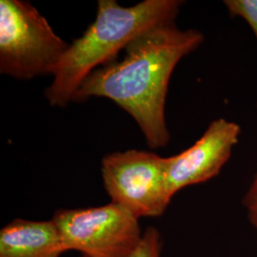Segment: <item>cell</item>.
I'll list each match as a JSON object with an SVG mask.
<instances>
[{
	"mask_svg": "<svg viewBox=\"0 0 257 257\" xmlns=\"http://www.w3.org/2000/svg\"><path fill=\"white\" fill-rule=\"evenodd\" d=\"M162 239L159 230L155 227H148L137 249L131 257H160Z\"/></svg>",
	"mask_w": 257,
	"mask_h": 257,
	"instance_id": "cell-9",
	"label": "cell"
},
{
	"mask_svg": "<svg viewBox=\"0 0 257 257\" xmlns=\"http://www.w3.org/2000/svg\"><path fill=\"white\" fill-rule=\"evenodd\" d=\"M70 44L21 0L0 1V73L20 80L54 76Z\"/></svg>",
	"mask_w": 257,
	"mask_h": 257,
	"instance_id": "cell-3",
	"label": "cell"
},
{
	"mask_svg": "<svg viewBox=\"0 0 257 257\" xmlns=\"http://www.w3.org/2000/svg\"><path fill=\"white\" fill-rule=\"evenodd\" d=\"M182 2L145 0L122 7L115 0H99L96 19L66 51L45 95L51 106L73 101L83 81L98 65L110 62L120 50L157 25L175 22Z\"/></svg>",
	"mask_w": 257,
	"mask_h": 257,
	"instance_id": "cell-2",
	"label": "cell"
},
{
	"mask_svg": "<svg viewBox=\"0 0 257 257\" xmlns=\"http://www.w3.org/2000/svg\"><path fill=\"white\" fill-rule=\"evenodd\" d=\"M102 178L110 202L140 217H158L172 200L167 184L166 157L128 150L102 159Z\"/></svg>",
	"mask_w": 257,
	"mask_h": 257,
	"instance_id": "cell-5",
	"label": "cell"
},
{
	"mask_svg": "<svg viewBox=\"0 0 257 257\" xmlns=\"http://www.w3.org/2000/svg\"><path fill=\"white\" fill-rule=\"evenodd\" d=\"M52 220L66 250L84 257H131L143 236L138 217L115 203L58 210Z\"/></svg>",
	"mask_w": 257,
	"mask_h": 257,
	"instance_id": "cell-4",
	"label": "cell"
},
{
	"mask_svg": "<svg viewBox=\"0 0 257 257\" xmlns=\"http://www.w3.org/2000/svg\"><path fill=\"white\" fill-rule=\"evenodd\" d=\"M242 203L247 211L249 223L257 230V174L244 195Z\"/></svg>",
	"mask_w": 257,
	"mask_h": 257,
	"instance_id": "cell-10",
	"label": "cell"
},
{
	"mask_svg": "<svg viewBox=\"0 0 257 257\" xmlns=\"http://www.w3.org/2000/svg\"><path fill=\"white\" fill-rule=\"evenodd\" d=\"M240 134L238 124L225 118L213 120L192 147L179 155L166 157L170 195L174 197L188 186L206 182L218 175L238 143Z\"/></svg>",
	"mask_w": 257,
	"mask_h": 257,
	"instance_id": "cell-6",
	"label": "cell"
},
{
	"mask_svg": "<svg viewBox=\"0 0 257 257\" xmlns=\"http://www.w3.org/2000/svg\"><path fill=\"white\" fill-rule=\"evenodd\" d=\"M65 251L53 220L18 218L0 230V257H60Z\"/></svg>",
	"mask_w": 257,
	"mask_h": 257,
	"instance_id": "cell-7",
	"label": "cell"
},
{
	"mask_svg": "<svg viewBox=\"0 0 257 257\" xmlns=\"http://www.w3.org/2000/svg\"><path fill=\"white\" fill-rule=\"evenodd\" d=\"M203 41L200 32L180 30L175 22L152 28L125 48L122 61L93 71L73 100L109 98L138 122L151 149L165 147L170 141L165 104L171 75L184 56Z\"/></svg>",
	"mask_w": 257,
	"mask_h": 257,
	"instance_id": "cell-1",
	"label": "cell"
},
{
	"mask_svg": "<svg viewBox=\"0 0 257 257\" xmlns=\"http://www.w3.org/2000/svg\"><path fill=\"white\" fill-rule=\"evenodd\" d=\"M80 257H84V256H80Z\"/></svg>",
	"mask_w": 257,
	"mask_h": 257,
	"instance_id": "cell-11",
	"label": "cell"
},
{
	"mask_svg": "<svg viewBox=\"0 0 257 257\" xmlns=\"http://www.w3.org/2000/svg\"><path fill=\"white\" fill-rule=\"evenodd\" d=\"M224 4L231 17L244 19L257 39V0H226Z\"/></svg>",
	"mask_w": 257,
	"mask_h": 257,
	"instance_id": "cell-8",
	"label": "cell"
}]
</instances>
